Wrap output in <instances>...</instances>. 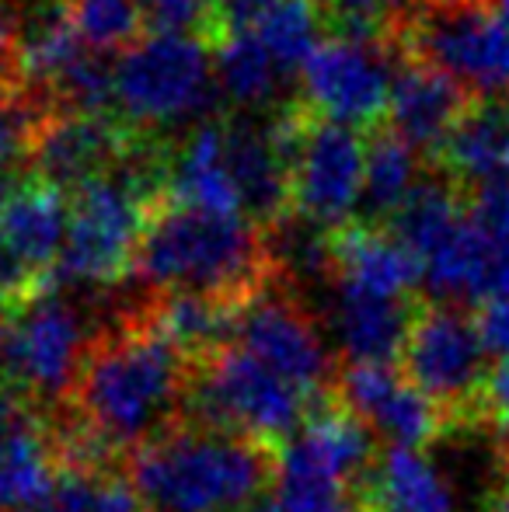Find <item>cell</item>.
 Returning a JSON list of instances; mask_svg holds the SVG:
<instances>
[{
  "label": "cell",
  "instance_id": "1",
  "mask_svg": "<svg viewBox=\"0 0 509 512\" xmlns=\"http://www.w3.org/2000/svg\"><path fill=\"white\" fill-rule=\"evenodd\" d=\"M192 359L150 321L91 342L74 405L81 429L105 450H140L171 429L185 401Z\"/></svg>",
  "mask_w": 509,
  "mask_h": 512
},
{
  "label": "cell",
  "instance_id": "2",
  "mask_svg": "<svg viewBox=\"0 0 509 512\" xmlns=\"http://www.w3.org/2000/svg\"><path fill=\"white\" fill-rule=\"evenodd\" d=\"M272 478L269 446L206 425H178L129 453V485L147 512H241Z\"/></svg>",
  "mask_w": 509,
  "mask_h": 512
},
{
  "label": "cell",
  "instance_id": "3",
  "mask_svg": "<svg viewBox=\"0 0 509 512\" xmlns=\"http://www.w3.org/2000/svg\"><path fill=\"white\" fill-rule=\"evenodd\" d=\"M265 244L245 216H217L171 206L150 216L136 251V272L164 297L234 300L252 293L262 276Z\"/></svg>",
  "mask_w": 509,
  "mask_h": 512
},
{
  "label": "cell",
  "instance_id": "4",
  "mask_svg": "<svg viewBox=\"0 0 509 512\" xmlns=\"http://www.w3.org/2000/svg\"><path fill=\"white\" fill-rule=\"evenodd\" d=\"M217 98L213 53L196 35L147 32L112 63V105L150 133L203 126Z\"/></svg>",
  "mask_w": 509,
  "mask_h": 512
},
{
  "label": "cell",
  "instance_id": "5",
  "mask_svg": "<svg viewBox=\"0 0 509 512\" xmlns=\"http://www.w3.org/2000/svg\"><path fill=\"white\" fill-rule=\"evenodd\" d=\"M150 192L154 164L133 150L112 175L77 189L70 196V230L56 276L84 286H109L126 276L129 265H136V251L150 223Z\"/></svg>",
  "mask_w": 509,
  "mask_h": 512
},
{
  "label": "cell",
  "instance_id": "6",
  "mask_svg": "<svg viewBox=\"0 0 509 512\" xmlns=\"http://www.w3.org/2000/svg\"><path fill=\"white\" fill-rule=\"evenodd\" d=\"M185 405L196 415V425L269 446L290 443L304 429L314 394L293 387L238 345H224L206 356L199 370L192 366Z\"/></svg>",
  "mask_w": 509,
  "mask_h": 512
},
{
  "label": "cell",
  "instance_id": "7",
  "mask_svg": "<svg viewBox=\"0 0 509 512\" xmlns=\"http://www.w3.org/2000/svg\"><path fill=\"white\" fill-rule=\"evenodd\" d=\"M88 328L74 300L39 293L4 321L0 384L39 405L74 398L88 359Z\"/></svg>",
  "mask_w": 509,
  "mask_h": 512
},
{
  "label": "cell",
  "instance_id": "8",
  "mask_svg": "<svg viewBox=\"0 0 509 512\" xmlns=\"http://www.w3.org/2000/svg\"><path fill=\"white\" fill-rule=\"evenodd\" d=\"M422 63L485 102H509V21L489 0H433L412 21Z\"/></svg>",
  "mask_w": 509,
  "mask_h": 512
},
{
  "label": "cell",
  "instance_id": "9",
  "mask_svg": "<svg viewBox=\"0 0 509 512\" xmlns=\"http://www.w3.org/2000/svg\"><path fill=\"white\" fill-rule=\"evenodd\" d=\"M391 56L363 32L325 39L300 70V91L321 122H335L360 133L387 112L394 88Z\"/></svg>",
  "mask_w": 509,
  "mask_h": 512
},
{
  "label": "cell",
  "instance_id": "10",
  "mask_svg": "<svg viewBox=\"0 0 509 512\" xmlns=\"http://www.w3.org/2000/svg\"><path fill=\"white\" fill-rule=\"evenodd\" d=\"M401 373L436 408H468L489 384L475 317L447 304L419 310L401 349Z\"/></svg>",
  "mask_w": 509,
  "mask_h": 512
},
{
  "label": "cell",
  "instance_id": "11",
  "mask_svg": "<svg viewBox=\"0 0 509 512\" xmlns=\"http://www.w3.org/2000/svg\"><path fill=\"white\" fill-rule=\"evenodd\" d=\"M367 143L356 129L314 122L300 129L290 161V203L307 227L335 230L363 206Z\"/></svg>",
  "mask_w": 509,
  "mask_h": 512
},
{
  "label": "cell",
  "instance_id": "12",
  "mask_svg": "<svg viewBox=\"0 0 509 512\" xmlns=\"http://www.w3.org/2000/svg\"><path fill=\"white\" fill-rule=\"evenodd\" d=\"M231 345L245 349L252 359L307 394H318L332 377V352L325 335L304 307L279 293H255L248 304H241Z\"/></svg>",
  "mask_w": 509,
  "mask_h": 512
},
{
  "label": "cell",
  "instance_id": "13",
  "mask_svg": "<svg viewBox=\"0 0 509 512\" xmlns=\"http://www.w3.org/2000/svg\"><path fill=\"white\" fill-rule=\"evenodd\" d=\"M129 154L126 133L109 115L56 112L39 122L28 140V161L39 182L77 192L112 175Z\"/></svg>",
  "mask_w": 509,
  "mask_h": 512
},
{
  "label": "cell",
  "instance_id": "14",
  "mask_svg": "<svg viewBox=\"0 0 509 512\" xmlns=\"http://www.w3.org/2000/svg\"><path fill=\"white\" fill-rule=\"evenodd\" d=\"M339 391L342 408L353 411L374 436H384L391 446L422 450L443 429V408L408 384L405 373L391 363H349Z\"/></svg>",
  "mask_w": 509,
  "mask_h": 512
},
{
  "label": "cell",
  "instance_id": "15",
  "mask_svg": "<svg viewBox=\"0 0 509 512\" xmlns=\"http://www.w3.org/2000/svg\"><path fill=\"white\" fill-rule=\"evenodd\" d=\"M63 471L60 439L25 394L0 384V512H28L49 499Z\"/></svg>",
  "mask_w": 509,
  "mask_h": 512
},
{
  "label": "cell",
  "instance_id": "16",
  "mask_svg": "<svg viewBox=\"0 0 509 512\" xmlns=\"http://www.w3.org/2000/svg\"><path fill=\"white\" fill-rule=\"evenodd\" d=\"M422 286L440 304H489L509 297V241L485 234L468 213L419 258Z\"/></svg>",
  "mask_w": 509,
  "mask_h": 512
},
{
  "label": "cell",
  "instance_id": "17",
  "mask_svg": "<svg viewBox=\"0 0 509 512\" xmlns=\"http://www.w3.org/2000/svg\"><path fill=\"white\" fill-rule=\"evenodd\" d=\"M377 436L346 408L318 411L276 457V478L353 488L377 467ZM272 478V481H276Z\"/></svg>",
  "mask_w": 509,
  "mask_h": 512
},
{
  "label": "cell",
  "instance_id": "18",
  "mask_svg": "<svg viewBox=\"0 0 509 512\" xmlns=\"http://www.w3.org/2000/svg\"><path fill=\"white\" fill-rule=\"evenodd\" d=\"M328 328L349 363H391L405 349L415 314L408 300L370 297L332 279L328 286Z\"/></svg>",
  "mask_w": 509,
  "mask_h": 512
},
{
  "label": "cell",
  "instance_id": "19",
  "mask_svg": "<svg viewBox=\"0 0 509 512\" xmlns=\"http://www.w3.org/2000/svg\"><path fill=\"white\" fill-rule=\"evenodd\" d=\"M464 115V91L426 63L401 67L394 77L387 119L398 140L412 150H443Z\"/></svg>",
  "mask_w": 509,
  "mask_h": 512
},
{
  "label": "cell",
  "instance_id": "20",
  "mask_svg": "<svg viewBox=\"0 0 509 512\" xmlns=\"http://www.w3.org/2000/svg\"><path fill=\"white\" fill-rule=\"evenodd\" d=\"M335 272L332 279L363 290L370 297L408 300L415 286H422V265L405 244L384 230L353 227L332 241Z\"/></svg>",
  "mask_w": 509,
  "mask_h": 512
},
{
  "label": "cell",
  "instance_id": "21",
  "mask_svg": "<svg viewBox=\"0 0 509 512\" xmlns=\"http://www.w3.org/2000/svg\"><path fill=\"white\" fill-rule=\"evenodd\" d=\"M70 230V192L46 182H25L0 206V237L39 272L42 279L60 265Z\"/></svg>",
  "mask_w": 509,
  "mask_h": 512
},
{
  "label": "cell",
  "instance_id": "22",
  "mask_svg": "<svg viewBox=\"0 0 509 512\" xmlns=\"http://www.w3.org/2000/svg\"><path fill=\"white\" fill-rule=\"evenodd\" d=\"M168 192L175 206L217 216H245L224 157V122H203L178 147L168 171ZM248 220V216H245Z\"/></svg>",
  "mask_w": 509,
  "mask_h": 512
},
{
  "label": "cell",
  "instance_id": "23",
  "mask_svg": "<svg viewBox=\"0 0 509 512\" xmlns=\"http://www.w3.org/2000/svg\"><path fill=\"white\" fill-rule=\"evenodd\" d=\"M370 502L381 512H457V492L422 450L387 446L370 474Z\"/></svg>",
  "mask_w": 509,
  "mask_h": 512
},
{
  "label": "cell",
  "instance_id": "24",
  "mask_svg": "<svg viewBox=\"0 0 509 512\" xmlns=\"http://www.w3.org/2000/svg\"><path fill=\"white\" fill-rule=\"evenodd\" d=\"M213 74H217L220 98L248 108V112L272 108L286 91V84L293 81L276 67V60L265 53V46L248 25L227 28L220 35L217 49H213Z\"/></svg>",
  "mask_w": 509,
  "mask_h": 512
},
{
  "label": "cell",
  "instance_id": "25",
  "mask_svg": "<svg viewBox=\"0 0 509 512\" xmlns=\"http://www.w3.org/2000/svg\"><path fill=\"white\" fill-rule=\"evenodd\" d=\"M443 157L447 168L475 189L509 178V105L482 102L464 112L443 143Z\"/></svg>",
  "mask_w": 509,
  "mask_h": 512
},
{
  "label": "cell",
  "instance_id": "26",
  "mask_svg": "<svg viewBox=\"0 0 509 512\" xmlns=\"http://www.w3.org/2000/svg\"><path fill=\"white\" fill-rule=\"evenodd\" d=\"M241 304L234 300H213V297H161L157 304L154 324L161 335H168L178 349L189 359L196 356H213L217 349L234 342V328H238Z\"/></svg>",
  "mask_w": 509,
  "mask_h": 512
},
{
  "label": "cell",
  "instance_id": "27",
  "mask_svg": "<svg viewBox=\"0 0 509 512\" xmlns=\"http://www.w3.org/2000/svg\"><path fill=\"white\" fill-rule=\"evenodd\" d=\"M245 28V25H241ZM252 32L286 77H300L304 63L321 46V11L311 0H269L252 21Z\"/></svg>",
  "mask_w": 509,
  "mask_h": 512
},
{
  "label": "cell",
  "instance_id": "28",
  "mask_svg": "<svg viewBox=\"0 0 509 512\" xmlns=\"http://www.w3.org/2000/svg\"><path fill=\"white\" fill-rule=\"evenodd\" d=\"M422 171H419V150H412L405 140L394 133L377 136L367 143V175H363V206L370 216L387 220L398 216L412 192L419 189Z\"/></svg>",
  "mask_w": 509,
  "mask_h": 512
},
{
  "label": "cell",
  "instance_id": "29",
  "mask_svg": "<svg viewBox=\"0 0 509 512\" xmlns=\"http://www.w3.org/2000/svg\"><path fill=\"white\" fill-rule=\"evenodd\" d=\"M461 216H464V209L457 203L454 192H450V185L426 182V178H422L419 189H415L412 199L405 203V209L394 216V237H398L415 258H422Z\"/></svg>",
  "mask_w": 509,
  "mask_h": 512
},
{
  "label": "cell",
  "instance_id": "30",
  "mask_svg": "<svg viewBox=\"0 0 509 512\" xmlns=\"http://www.w3.org/2000/svg\"><path fill=\"white\" fill-rule=\"evenodd\" d=\"M70 25L91 53H109L133 46L143 18L136 0H70Z\"/></svg>",
  "mask_w": 509,
  "mask_h": 512
},
{
  "label": "cell",
  "instance_id": "31",
  "mask_svg": "<svg viewBox=\"0 0 509 512\" xmlns=\"http://www.w3.org/2000/svg\"><path fill=\"white\" fill-rule=\"evenodd\" d=\"M143 28L154 35H196L213 11V0H136Z\"/></svg>",
  "mask_w": 509,
  "mask_h": 512
},
{
  "label": "cell",
  "instance_id": "32",
  "mask_svg": "<svg viewBox=\"0 0 509 512\" xmlns=\"http://www.w3.org/2000/svg\"><path fill=\"white\" fill-rule=\"evenodd\" d=\"M42 276L0 237V310L18 314L32 297H39Z\"/></svg>",
  "mask_w": 509,
  "mask_h": 512
},
{
  "label": "cell",
  "instance_id": "33",
  "mask_svg": "<svg viewBox=\"0 0 509 512\" xmlns=\"http://www.w3.org/2000/svg\"><path fill=\"white\" fill-rule=\"evenodd\" d=\"M21 105H25V95L0 84V164H18V154H28L35 122Z\"/></svg>",
  "mask_w": 509,
  "mask_h": 512
},
{
  "label": "cell",
  "instance_id": "34",
  "mask_svg": "<svg viewBox=\"0 0 509 512\" xmlns=\"http://www.w3.org/2000/svg\"><path fill=\"white\" fill-rule=\"evenodd\" d=\"M468 220L475 223V227H482L485 234L509 241V178L478 185L468 206Z\"/></svg>",
  "mask_w": 509,
  "mask_h": 512
},
{
  "label": "cell",
  "instance_id": "35",
  "mask_svg": "<svg viewBox=\"0 0 509 512\" xmlns=\"http://www.w3.org/2000/svg\"><path fill=\"white\" fill-rule=\"evenodd\" d=\"M318 11H328L346 25V32L370 35L394 11V0H311Z\"/></svg>",
  "mask_w": 509,
  "mask_h": 512
},
{
  "label": "cell",
  "instance_id": "36",
  "mask_svg": "<svg viewBox=\"0 0 509 512\" xmlns=\"http://www.w3.org/2000/svg\"><path fill=\"white\" fill-rule=\"evenodd\" d=\"M475 331H478V342H482L485 356L506 363L509 359V297L489 300V304L478 307Z\"/></svg>",
  "mask_w": 509,
  "mask_h": 512
},
{
  "label": "cell",
  "instance_id": "37",
  "mask_svg": "<svg viewBox=\"0 0 509 512\" xmlns=\"http://www.w3.org/2000/svg\"><path fill=\"white\" fill-rule=\"evenodd\" d=\"M485 401H489V411H492V418H496V425L509 436V359L492 370L489 384H485Z\"/></svg>",
  "mask_w": 509,
  "mask_h": 512
},
{
  "label": "cell",
  "instance_id": "38",
  "mask_svg": "<svg viewBox=\"0 0 509 512\" xmlns=\"http://www.w3.org/2000/svg\"><path fill=\"white\" fill-rule=\"evenodd\" d=\"M482 512H509V485L506 488H499L496 495H492L489 502H485V509Z\"/></svg>",
  "mask_w": 509,
  "mask_h": 512
},
{
  "label": "cell",
  "instance_id": "39",
  "mask_svg": "<svg viewBox=\"0 0 509 512\" xmlns=\"http://www.w3.org/2000/svg\"><path fill=\"white\" fill-rule=\"evenodd\" d=\"M241 512H290L283 506L279 499H258V502H252V506H245Z\"/></svg>",
  "mask_w": 509,
  "mask_h": 512
},
{
  "label": "cell",
  "instance_id": "40",
  "mask_svg": "<svg viewBox=\"0 0 509 512\" xmlns=\"http://www.w3.org/2000/svg\"><path fill=\"white\" fill-rule=\"evenodd\" d=\"M489 4L499 11V18H506V21H509V0H489Z\"/></svg>",
  "mask_w": 509,
  "mask_h": 512
},
{
  "label": "cell",
  "instance_id": "41",
  "mask_svg": "<svg viewBox=\"0 0 509 512\" xmlns=\"http://www.w3.org/2000/svg\"><path fill=\"white\" fill-rule=\"evenodd\" d=\"M0 342H4V321H0Z\"/></svg>",
  "mask_w": 509,
  "mask_h": 512
},
{
  "label": "cell",
  "instance_id": "42",
  "mask_svg": "<svg viewBox=\"0 0 509 512\" xmlns=\"http://www.w3.org/2000/svg\"><path fill=\"white\" fill-rule=\"evenodd\" d=\"M140 512H147V509H140Z\"/></svg>",
  "mask_w": 509,
  "mask_h": 512
}]
</instances>
